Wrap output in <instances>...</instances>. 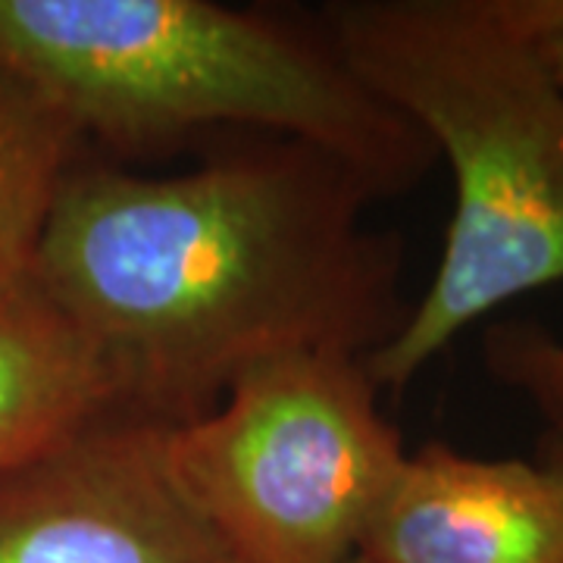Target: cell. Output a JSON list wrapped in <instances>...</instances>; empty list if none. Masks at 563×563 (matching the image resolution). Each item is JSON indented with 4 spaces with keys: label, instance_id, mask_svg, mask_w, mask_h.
<instances>
[{
    "label": "cell",
    "instance_id": "8",
    "mask_svg": "<svg viewBox=\"0 0 563 563\" xmlns=\"http://www.w3.org/2000/svg\"><path fill=\"white\" fill-rule=\"evenodd\" d=\"M85 147L57 103L0 69V276L32 269L63 179Z\"/></svg>",
    "mask_w": 563,
    "mask_h": 563
},
{
    "label": "cell",
    "instance_id": "6",
    "mask_svg": "<svg viewBox=\"0 0 563 563\" xmlns=\"http://www.w3.org/2000/svg\"><path fill=\"white\" fill-rule=\"evenodd\" d=\"M363 563H563V485L542 463L442 442L407 454L363 529Z\"/></svg>",
    "mask_w": 563,
    "mask_h": 563
},
{
    "label": "cell",
    "instance_id": "10",
    "mask_svg": "<svg viewBox=\"0 0 563 563\" xmlns=\"http://www.w3.org/2000/svg\"><path fill=\"white\" fill-rule=\"evenodd\" d=\"M539 463L563 485V439L544 435L542 444H539Z\"/></svg>",
    "mask_w": 563,
    "mask_h": 563
},
{
    "label": "cell",
    "instance_id": "4",
    "mask_svg": "<svg viewBox=\"0 0 563 563\" xmlns=\"http://www.w3.org/2000/svg\"><path fill=\"white\" fill-rule=\"evenodd\" d=\"M179 485L244 563H347L407 457L366 361L295 354L251 369L166 432Z\"/></svg>",
    "mask_w": 563,
    "mask_h": 563
},
{
    "label": "cell",
    "instance_id": "2",
    "mask_svg": "<svg viewBox=\"0 0 563 563\" xmlns=\"http://www.w3.org/2000/svg\"><path fill=\"white\" fill-rule=\"evenodd\" d=\"M0 69L122 166L207 135H269L329 154L385 201L439 163L320 22L282 13L213 0H0Z\"/></svg>",
    "mask_w": 563,
    "mask_h": 563
},
{
    "label": "cell",
    "instance_id": "12",
    "mask_svg": "<svg viewBox=\"0 0 563 563\" xmlns=\"http://www.w3.org/2000/svg\"><path fill=\"white\" fill-rule=\"evenodd\" d=\"M347 563H363V561H361V558H351V561H347Z\"/></svg>",
    "mask_w": 563,
    "mask_h": 563
},
{
    "label": "cell",
    "instance_id": "5",
    "mask_svg": "<svg viewBox=\"0 0 563 563\" xmlns=\"http://www.w3.org/2000/svg\"><path fill=\"white\" fill-rule=\"evenodd\" d=\"M166 432L113 410L0 470V563H244L176 479Z\"/></svg>",
    "mask_w": 563,
    "mask_h": 563
},
{
    "label": "cell",
    "instance_id": "9",
    "mask_svg": "<svg viewBox=\"0 0 563 563\" xmlns=\"http://www.w3.org/2000/svg\"><path fill=\"white\" fill-rule=\"evenodd\" d=\"M483 357L498 383L542 413L548 435L563 439V339L539 322L501 320L488 325Z\"/></svg>",
    "mask_w": 563,
    "mask_h": 563
},
{
    "label": "cell",
    "instance_id": "3",
    "mask_svg": "<svg viewBox=\"0 0 563 563\" xmlns=\"http://www.w3.org/2000/svg\"><path fill=\"white\" fill-rule=\"evenodd\" d=\"M320 25L454 176L439 269L366 357L379 391H404L466 325L563 282V85L504 0H342Z\"/></svg>",
    "mask_w": 563,
    "mask_h": 563
},
{
    "label": "cell",
    "instance_id": "11",
    "mask_svg": "<svg viewBox=\"0 0 563 563\" xmlns=\"http://www.w3.org/2000/svg\"><path fill=\"white\" fill-rule=\"evenodd\" d=\"M539 47H542L544 60L551 63L554 76H558L563 85V35H548V38H539Z\"/></svg>",
    "mask_w": 563,
    "mask_h": 563
},
{
    "label": "cell",
    "instance_id": "1",
    "mask_svg": "<svg viewBox=\"0 0 563 563\" xmlns=\"http://www.w3.org/2000/svg\"><path fill=\"white\" fill-rule=\"evenodd\" d=\"M376 195L301 141L247 135L179 176L81 151L32 261L120 407L185 426L295 354L373 357L407 322L404 244Z\"/></svg>",
    "mask_w": 563,
    "mask_h": 563
},
{
    "label": "cell",
    "instance_id": "7",
    "mask_svg": "<svg viewBox=\"0 0 563 563\" xmlns=\"http://www.w3.org/2000/svg\"><path fill=\"white\" fill-rule=\"evenodd\" d=\"M122 410L98 347L32 269L0 276V470Z\"/></svg>",
    "mask_w": 563,
    "mask_h": 563
}]
</instances>
